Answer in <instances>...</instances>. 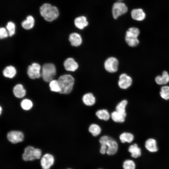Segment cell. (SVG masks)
<instances>
[{"mask_svg":"<svg viewBox=\"0 0 169 169\" xmlns=\"http://www.w3.org/2000/svg\"><path fill=\"white\" fill-rule=\"evenodd\" d=\"M71 169V168H68V169Z\"/></svg>","mask_w":169,"mask_h":169,"instance_id":"38","label":"cell"},{"mask_svg":"<svg viewBox=\"0 0 169 169\" xmlns=\"http://www.w3.org/2000/svg\"><path fill=\"white\" fill-rule=\"evenodd\" d=\"M6 28L9 36L11 37L14 34L15 25L14 23L11 21L8 22L6 26Z\"/></svg>","mask_w":169,"mask_h":169,"instance_id":"33","label":"cell"},{"mask_svg":"<svg viewBox=\"0 0 169 169\" xmlns=\"http://www.w3.org/2000/svg\"><path fill=\"white\" fill-rule=\"evenodd\" d=\"M69 39L71 44L74 47L80 46L82 42V39L81 35L77 33H73L69 35Z\"/></svg>","mask_w":169,"mask_h":169,"instance_id":"14","label":"cell"},{"mask_svg":"<svg viewBox=\"0 0 169 169\" xmlns=\"http://www.w3.org/2000/svg\"><path fill=\"white\" fill-rule=\"evenodd\" d=\"M41 154L42 151L40 149L28 146L24 149L22 158L24 161H32L35 159H39Z\"/></svg>","mask_w":169,"mask_h":169,"instance_id":"5","label":"cell"},{"mask_svg":"<svg viewBox=\"0 0 169 169\" xmlns=\"http://www.w3.org/2000/svg\"><path fill=\"white\" fill-rule=\"evenodd\" d=\"M100 152L102 154H105L106 153L107 150L106 146L104 144H100Z\"/></svg>","mask_w":169,"mask_h":169,"instance_id":"35","label":"cell"},{"mask_svg":"<svg viewBox=\"0 0 169 169\" xmlns=\"http://www.w3.org/2000/svg\"><path fill=\"white\" fill-rule=\"evenodd\" d=\"M41 15L44 19L48 22H51L56 19L59 13L57 8L49 3H44L40 8Z\"/></svg>","mask_w":169,"mask_h":169,"instance_id":"1","label":"cell"},{"mask_svg":"<svg viewBox=\"0 0 169 169\" xmlns=\"http://www.w3.org/2000/svg\"><path fill=\"white\" fill-rule=\"evenodd\" d=\"M64 66L65 69L68 71L74 72L79 67L78 63L72 58H69L64 61Z\"/></svg>","mask_w":169,"mask_h":169,"instance_id":"13","label":"cell"},{"mask_svg":"<svg viewBox=\"0 0 169 169\" xmlns=\"http://www.w3.org/2000/svg\"></svg>","mask_w":169,"mask_h":169,"instance_id":"39","label":"cell"},{"mask_svg":"<svg viewBox=\"0 0 169 169\" xmlns=\"http://www.w3.org/2000/svg\"><path fill=\"white\" fill-rule=\"evenodd\" d=\"M95 115L99 119L105 121L108 120L110 117L109 112L105 109L97 110L95 113Z\"/></svg>","mask_w":169,"mask_h":169,"instance_id":"22","label":"cell"},{"mask_svg":"<svg viewBox=\"0 0 169 169\" xmlns=\"http://www.w3.org/2000/svg\"><path fill=\"white\" fill-rule=\"evenodd\" d=\"M156 82L159 85H164L169 82V74L166 71H163L161 75H158L155 78Z\"/></svg>","mask_w":169,"mask_h":169,"instance_id":"20","label":"cell"},{"mask_svg":"<svg viewBox=\"0 0 169 169\" xmlns=\"http://www.w3.org/2000/svg\"><path fill=\"white\" fill-rule=\"evenodd\" d=\"M49 86L51 91L59 93L61 89L58 80H53L50 82Z\"/></svg>","mask_w":169,"mask_h":169,"instance_id":"30","label":"cell"},{"mask_svg":"<svg viewBox=\"0 0 169 169\" xmlns=\"http://www.w3.org/2000/svg\"><path fill=\"white\" fill-rule=\"evenodd\" d=\"M128 104L126 100H121L118 104L115 107V110L126 117V107Z\"/></svg>","mask_w":169,"mask_h":169,"instance_id":"26","label":"cell"},{"mask_svg":"<svg viewBox=\"0 0 169 169\" xmlns=\"http://www.w3.org/2000/svg\"><path fill=\"white\" fill-rule=\"evenodd\" d=\"M13 91L14 95L18 98L23 97L26 93V90L23 86L20 84L16 85L14 87Z\"/></svg>","mask_w":169,"mask_h":169,"instance_id":"21","label":"cell"},{"mask_svg":"<svg viewBox=\"0 0 169 169\" xmlns=\"http://www.w3.org/2000/svg\"><path fill=\"white\" fill-rule=\"evenodd\" d=\"M140 33L139 30L135 27L130 28L126 31L125 39L129 46L134 47L139 44V41L138 37Z\"/></svg>","mask_w":169,"mask_h":169,"instance_id":"4","label":"cell"},{"mask_svg":"<svg viewBox=\"0 0 169 169\" xmlns=\"http://www.w3.org/2000/svg\"><path fill=\"white\" fill-rule=\"evenodd\" d=\"M118 0V1H122L123 0Z\"/></svg>","mask_w":169,"mask_h":169,"instance_id":"37","label":"cell"},{"mask_svg":"<svg viewBox=\"0 0 169 169\" xmlns=\"http://www.w3.org/2000/svg\"><path fill=\"white\" fill-rule=\"evenodd\" d=\"M16 73V70L13 66H9L6 67L3 71V74L6 77L12 78H13Z\"/></svg>","mask_w":169,"mask_h":169,"instance_id":"27","label":"cell"},{"mask_svg":"<svg viewBox=\"0 0 169 169\" xmlns=\"http://www.w3.org/2000/svg\"><path fill=\"white\" fill-rule=\"evenodd\" d=\"M145 147L147 151L152 153L156 152L158 150L156 141L153 138H149L146 141Z\"/></svg>","mask_w":169,"mask_h":169,"instance_id":"16","label":"cell"},{"mask_svg":"<svg viewBox=\"0 0 169 169\" xmlns=\"http://www.w3.org/2000/svg\"><path fill=\"white\" fill-rule=\"evenodd\" d=\"M131 15L133 19L138 21L143 20L146 16L143 10L140 8L133 9L131 11Z\"/></svg>","mask_w":169,"mask_h":169,"instance_id":"15","label":"cell"},{"mask_svg":"<svg viewBox=\"0 0 169 169\" xmlns=\"http://www.w3.org/2000/svg\"><path fill=\"white\" fill-rule=\"evenodd\" d=\"M100 144H104L107 147L106 153L109 155L115 154L117 151L118 146L117 142L111 137L106 135L101 136L99 140Z\"/></svg>","mask_w":169,"mask_h":169,"instance_id":"3","label":"cell"},{"mask_svg":"<svg viewBox=\"0 0 169 169\" xmlns=\"http://www.w3.org/2000/svg\"><path fill=\"white\" fill-rule=\"evenodd\" d=\"M112 120L116 123H123L125 121L126 117L116 110L112 112L110 115Z\"/></svg>","mask_w":169,"mask_h":169,"instance_id":"25","label":"cell"},{"mask_svg":"<svg viewBox=\"0 0 169 169\" xmlns=\"http://www.w3.org/2000/svg\"><path fill=\"white\" fill-rule=\"evenodd\" d=\"M132 79L131 77L125 73H122L120 75L119 77L118 85L122 89H128L131 85Z\"/></svg>","mask_w":169,"mask_h":169,"instance_id":"9","label":"cell"},{"mask_svg":"<svg viewBox=\"0 0 169 169\" xmlns=\"http://www.w3.org/2000/svg\"><path fill=\"white\" fill-rule=\"evenodd\" d=\"M0 114H1L2 113V109L1 106H0Z\"/></svg>","mask_w":169,"mask_h":169,"instance_id":"36","label":"cell"},{"mask_svg":"<svg viewBox=\"0 0 169 169\" xmlns=\"http://www.w3.org/2000/svg\"><path fill=\"white\" fill-rule=\"evenodd\" d=\"M21 106L23 110H28L32 107L33 103L30 100L28 99H25L21 101Z\"/></svg>","mask_w":169,"mask_h":169,"instance_id":"32","label":"cell"},{"mask_svg":"<svg viewBox=\"0 0 169 169\" xmlns=\"http://www.w3.org/2000/svg\"><path fill=\"white\" fill-rule=\"evenodd\" d=\"M128 151L131 154V156L134 158H138L141 155V149L136 143L130 145L128 148Z\"/></svg>","mask_w":169,"mask_h":169,"instance_id":"18","label":"cell"},{"mask_svg":"<svg viewBox=\"0 0 169 169\" xmlns=\"http://www.w3.org/2000/svg\"><path fill=\"white\" fill-rule=\"evenodd\" d=\"M8 35V31L4 28L1 27L0 28V38L3 39L7 37Z\"/></svg>","mask_w":169,"mask_h":169,"instance_id":"34","label":"cell"},{"mask_svg":"<svg viewBox=\"0 0 169 169\" xmlns=\"http://www.w3.org/2000/svg\"><path fill=\"white\" fill-rule=\"evenodd\" d=\"M160 94L163 99L166 100H169V86L164 85L162 86L161 89Z\"/></svg>","mask_w":169,"mask_h":169,"instance_id":"29","label":"cell"},{"mask_svg":"<svg viewBox=\"0 0 169 169\" xmlns=\"http://www.w3.org/2000/svg\"><path fill=\"white\" fill-rule=\"evenodd\" d=\"M74 23L76 28L80 29H83L88 25L86 18L84 16H80L76 18Z\"/></svg>","mask_w":169,"mask_h":169,"instance_id":"19","label":"cell"},{"mask_svg":"<svg viewBox=\"0 0 169 169\" xmlns=\"http://www.w3.org/2000/svg\"><path fill=\"white\" fill-rule=\"evenodd\" d=\"M119 61L116 58L110 57L107 58L104 63V67L108 72L113 73L116 72L118 69Z\"/></svg>","mask_w":169,"mask_h":169,"instance_id":"8","label":"cell"},{"mask_svg":"<svg viewBox=\"0 0 169 169\" xmlns=\"http://www.w3.org/2000/svg\"><path fill=\"white\" fill-rule=\"evenodd\" d=\"M88 131L93 136L96 137L100 134L101 129L99 125L96 124H92L89 126Z\"/></svg>","mask_w":169,"mask_h":169,"instance_id":"28","label":"cell"},{"mask_svg":"<svg viewBox=\"0 0 169 169\" xmlns=\"http://www.w3.org/2000/svg\"><path fill=\"white\" fill-rule=\"evenodd\" d=\"M61 91L59 93L68 94L72 91L74 83V79L71 75L66 74L60 76L58 80Z\"/></svg>","mask_w":169,"mask_h":169,"instance_id":"2","label":"cell"},{"mask_svg":"<svg viewBox=\"0 0 169 169\" xmlns=\"http://www.w3.org/2000/svg\"><path fill=\"white\" fill-rule=\"evenodd\" d=\"M42 70L43 78L46 82H50L53 80L56 74L55 67L51 63L44 64L42 67Z\"/></svg>","mask_w":169,"mask_h":169,"instance_id":"6","label":"cell"},{"mask_svg":"<svg viewBox=\"0 0 169 169\" xmlns=\"http://www.w3.org/2000/svg\"><path fill=\"white\" fill-rule=\"evenodd\" d=\"M123 169H136V164L132 160L127 159L123 162Z\"/></svg>","mask_w":169,"mask_h":169,"instance_id":"31","label":"cell"},{"mask_svg":"<svg viewBox=\"0 0 169 169\" xmlns=\"http://www.w3.org/2000/svg\"><path fill=\"white\" fill-rule=\"evenodd\" d=\"M41 66L37 63H33L29 65L27 70L28 77L31 79L39 78L41 76L40 70Z\"/></svg>","mask_w":169,"mask_h":169,"instance_id":"10","label":"cell"},{"mask_svg":"<svg viewBox=\"0 0 169 169\" xmlns=\"http://www.w3.org/2000/svg\"><path fill=\"white\" fill-rule=\"evenodd\" d=\"M7 138L8 140L11 143L16 144L23 141L24 135L21 131H13L8 133Z\"/></svg>","mask_w":169,"mask_h":169,"instance_id":"12","label":"cell"},{"mask_svg":"<svg viewBox=\"0 0 169 169\" xmlns=\"http://www.w3.org/2000/svg\"><path fill=\"white\" fill-rule=\"evenodd\" d=\"M82 100L85 105L87 106H91L95 104L96 99L92 93H87L83 95Z\"/></svg>","mask_w":169,"mask_h":169,"instance_id":"17","label":"cell"},{"mask_svg":"<svg viewBox=\"0 0 169 169\" xmlns=\"http://www.w3.org/2000/svg\"><path fill=\"white\" fill-rule=\"evenodd\" d=\"M34 20L31 15L28 16L25 20L21 23L22 27L26 29H29L32 28L34 25Z\"/></svg>","mask_w":169,"mask_h":169,"instance_id":"23","label":"cell"},{"mask_svg":"<svg viewBox=\"0 0 169 169\" xmlns=\"http://www.w3.org/2000/svg\"><path fill=\"white\" fill-rule=\"evenodd\" d=\"M128 11V8L125 4L120 1L115 3L112 8L113 18L117 19L119 17Z\"/></svg>","mask_w":169,"mask_h":169,"instance_id":"7","label":"cell"},{"mask_svg":"<svg viewBox=\"0 0 169 169\" xmlns=\"http://www.w3.org/2000/svg\"><path fill=\"white\" fill-rule=\"evenodd\" d=\"M54 157L51 154L46 153L41 159L40 163L42 169H49L54 162Z\"/></svg>","mask_w":169,"mask_h":169,"instance_id":"11","label":"cell"},{"mask_svg":"<svg viewBox=\"0 0 169 169\" xmlns=\"http://www.w3.org/2000/svg\"><path fill=\"white\" fill-rule=\"evenodd\" d=\"M119 138L122 143H130L133 141L134 137L133 135L131 133L124 132L120 135Z\"/></svg>","mask_w":169,"mask_h":169,"instance_id":"24","label":"cell"}]
</instances>
